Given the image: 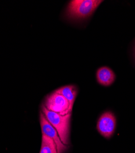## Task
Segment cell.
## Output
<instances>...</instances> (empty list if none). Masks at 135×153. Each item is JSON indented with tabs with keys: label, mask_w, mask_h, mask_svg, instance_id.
Masks as SVG:
<instances>
[{
	"label": "cell",
	"mask_w": 135,
	"mask_h": 153,
	"mask_svg": "<svg viewBox=\"0 0 135 153\" xmlns=\"http://www.w3.org/2000/svg\"><path fill=\"white\" fill-rule=\"evenodd\" d=\"M44 105L47 110L61 115H66L72 112L68 100L55 91L47 96Z\"/></svg>",
	"instance_id": "obj_3"
},
{
	"label": "cell",
	"mask_w": 135,
	"mask_h": 153,
	"mask_svg": "<svg viewBox=\"0 0 135 153\" xmlns=\"http://www.w3.org/2000/svg\"><path fill=\"white\" fill-rule=\"evenodd\" d=\"M97 80L100 85L108 86L112 85L116 79V75L114 72L108 67L100 68L96 73Z\"/></svg>",
	"instance_id": "obj_6"
},
{
	"label": "cell",
	"mask_w": 135,
	"mask_h": 153,
	"mask_svg": "<svg viewBox=\"0 0 135 153\" xmlns=\"http://www.w3.org/2000/svg\"><path fill=\"white\" fill-rule=\"evenodd\" d=\"M42 111L48 122L57 131L61 141L65 145H69L71 113L66 115H61L60 114L47 110L44 105L42 107Z\"/></svg>",
	"instance_id": "obj_1"
},
{
	"label": "cell",
	"mask_w": 135,
	"mask_h": 153,
	"mask_svg": "<svg viewBox=\"0 0 135 153\" xmlns=\"http://www.w3.org/2000/svg\"><path fill=\"white\" fill-rule=\"evenodd\" d=\"M102 2L101 0H72L68 4L66 13L72 19L88 18Z\"/></svg>",
	"instance_id": "obj_2"
},
{
	"label": "cell",
	"mask_w": 135,
	"mask_h": 153,
	"mask_svg": "<svg viewBox=\"0 0 135 153\" xmlns=\"http://www.w3.org/2000/svg\"><path fill=\"white\" fill-rule=\"evenodd\" d=\"M40 121L42 134L51 138L55 143L58 153H63L67 149V146L65 145L61 141L57 131L48 122L42 111L40 113Z\"/></svg>",
	"instance_id": "obj_5"
},
{
	"label": "cell",
	"mask_w": 135,
	"mask_h": 153,
	"mask_svg": "<svg viewBox=\"0 0 135 153\" xmlns=\"http://www.w3.org/2000/svg\"><path fill=\"white\" fill-rule=\"evenodd\" d=\"M116 127V119L112 111L104 113L98 120L97 129L99 134L106 138L111 137L115 133Z\"/></svg>",
	"instance_id": "obj_4"
},
{
	"label": "cell",
	"mask_w": 135,
	"mask_h": 153,
	"mask_svg": "<svg viewBox=\"0 0 135 153\" xmlns=\"http://www.w3.org/2000/svg\"><path fill=\"white\" fill-rule=\"evenodd\" d=\"M40 153H58L55 143L51 138L43 134Z\"/></svg>",
	"instance_id": "obj_8"
},
{
	"label": "cell",
	"mask_w": 135,
	"mask_h": 153,
	"mask_svg": "<svg viewBox=\"0 0 135 153\" xmlns=\"http://www.w3.org/2000/svg\"><path fill=\"white\" fill-rule=\"evenodd\" d=\"M56 93L63 96L69 102L71 109L72 110L73 105L77 94V90L75 86L68 85L62 86L55 91Z\"/></svg>",
	"instance_id": "obj_7"
}]
</instances>
